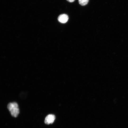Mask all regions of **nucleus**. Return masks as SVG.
I'll list each match as a JSON object with an SVG mask.
<instances>
[{
  "mask_svg": "<svg viewBox=\"0 0 128 128\" xmlns=\"http://www.w3.org/2000/svg\"><path fill=\"white\" fill-rule=\"evenodd\" d=\"M7 108L11 115L14 117H17L19 113V109L18 104L15 102L9 103Z\"/></svg>",
  "mask_w": 128,
  "mask_h": 128,
  "instance_id": "f257e3e1",
  "label": "nucleus"
},
{
  "mask_svg": "<svg viewBox=\"0 0 128 128\" xmlns=\"http://www.w3.org/2000/svg\"><path fill=\"white\" fill-rule=\"evenodd\" d=\"M69 2H72L74 1L75 0H67Z\"/></svg>",
  "mask_w": 128,
  "mask_h": 128,
  "instance_id": "39448f33",
  "label": "nucleus"
},
{
  "mask_svg": "<svg viewBox=\"0 0 128 128\" xmlns=\"http://www.w3.org/2000/svg\"><path fill=\"white\" fill-rule=\"evenodd\" d=\"M68 16L65 14L60 15L58 16V18L59 21L63 23H66L68 21Z\"/></svg>",
  "mask_w": 128,
  "mask_h": 128,
  "instance_id": "7ed1b4c3",
  "label": "nucleus"
},
{
  "mask_svg": "<svg viewBox=\"0 0 128 128\" xmlns=\"http://www.w3.org/2000/svg\"><path fill=\"white\" fill-rule=\"evenodd\" d=\"M89 0H78L80 4L82 6H84L88 3Z\"/></svg>",
  "mask_w": 128,
  "mask_h": 128,
  "instance_id": "20e7f679",
  "label": "nucleus"
},
{
  "mask_svg": "<svg viewBox=\"0 0 128 128\" xmlns=\"http://www.w3.org/2000/svg\"><path fill=\"white\" fill-rule=\"evenodd\" d=\"M55 119V115L53 114H49L47 115L45 118L44 123L47 124L52 123Z\"/></svg>",
  "mask_w": 128,
  "mask_h": 128,
  "instance_id": "f03ea898",
  "label": "nucleus"
}]
</instances>
